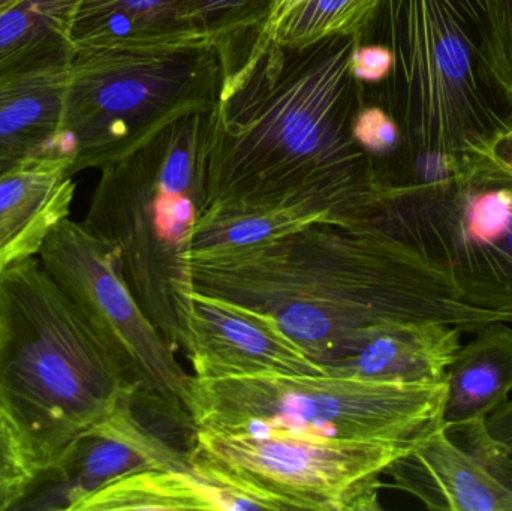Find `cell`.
Here are the masks:
<instances>
[{
  "mask_svg": "<svg viewBox=\"0 0 512 511\" xmlns=\"http://www.w3.org/2000/svg\"><path fill=\"white\" fill-rule=\"evenodd\" d=\"M17 2V0H0V12L3 11V9L8 8L9 5H12V3Z\"/></svg>",
  "mask_w": 512,
  "mask_h": 511,
  "instance_id": "cell-31",
  "label": "cell"
},
{
  "mask_svg": "<svg viewBox=\"0 0 512 511\" xmlns=\"http://www.w3.org/2000/svg\"><path fill=\"white\" fill-rule=\"evenodd\" d=\"M38 257L107 348L129 386L183 398L191 375L177 360L176 347L138 305L111 243L68 218L51 231Z\"/></svg>",
  "mask_w": 512,
  "mask_h": 511,
  "instance_id": "cell-11",
  "label": "cell"
},
{
  "mask_svg": "<svg viewBox=\"0 0 512 511\" xmlns=\"http://www.w3.org/2000/svg\"><path fill=\"white\" fill-rule=\"evenodd\" d=\"M394 54L387 45H360L352 57V74L358 81L378 84L393 71Z\"/></svg>",
  "mask_w": 512,
  "mask_h": 511,
  "instance_id": "cell-27",
  "label": "cell"
},
{
  "mask_svg": "<svg viewBox=\"0 0 512 511\" xmlns=\"http://www.w3.org/2000/svg\"><path fill=\"white\" fill-rule=\"evenodd\" d=\"M319 216L297 212H255L236 215H210L200 218L194 237V254L249 248L279 239L313 224ZM328 224V222H327Z\"/></svg>",
  "mask_w": 512,
  "mask_h": 511,
  "instance_id": "cell-23",
  "label": "cell"
},
{
  "mask_svg": "<svg viewBox=\"0 0 512 511\" xmlns=\"http://www.w3.org/2000/svg\"><path fill=\"white\" fill-rule=\"evenodd\" d=\"M354 137L376 162H385L399 152L402 134L387 111L378 105L364 107L354 122Z\"/></svg>",
  "mask_w": 512,
  "mask_h": 511,
  "instance_id": "cell-25",
  "label": "cell"
},
{
  "mask_svg": "<svg viewBox=\"0 0 512 511\" xmlns=\"http://www.w3.org/2000/svg\"><path fill=\"white\" fill-rule=\"evenodd\" d=\"M212 110L188 114L102 168L86 218L111 243L138 305L173 347H182L195 282L192 252L204 212Z\"/></svg>",
  "mask_w": 512,
  "mask_h": 511,
  "instance_id": "cell-5",
  "label": "cell"
},
{
  "mask_svg": "<svg viewBox=\"0 0 512 511\" xmlns=\"http://www.w3.org/2000/svg\"><path fill=\"white\" fill-rule=\"evenodd\" d=\"M20 164V162H8V161H0V179L8 173L9 170L15 167V165Z\"/></svg>",
  "mask_w": 512,
  "mask_h": 511,
  "instance_id": "cell-30",
  "label": "cell"
},
{
  "mask_svg": "<svg viewBox=\"0 0 512 511\" xmlns=\"http://www.w3.org/2000/svg\"><path fill=\"white\" fill-rule=\"evenodd\" d=\"M0 419H3V417H2V416H0Z\"/></svg>",
  "mask_w": 512,
  "mask_h": 511,
  "instance_id": "cell-33",
  "label": "cell"
},
{
  "mask_svg": "<svg viewBox=\"0 0 512 511\" xmlns=\"http://www.w3.org/2000/svg\"><path fill=\"white\" fill-rule=\"evenodd\" d=\"M367 227L417 246L475 308L512 320V179L489 164L471 179L390 189Z\"/></svg>",
  "mask_w": 512,
  "mask_h": 511,
  "instance_id": "cell-8",
  "label": "cell"
},
{
  "mask_svg": "<svg viewBox=\"0 0 512 511\" xmlns=\"http://www.w3.org/2000/svg\"><path fill=\"white\" fill-rule=\"evenodd\" d=\"M508 452L511 453V456H512V446L511 447H508Z\"/></svg>",
  "mask_w": 512,
  "mask_h": 511,
  "instance_id": "cell-32",
  "label": "cell"
},
{
  "mask_svg": "<svg viewBox=\"0 0 512 511\" xmlns=\"http://www.w3.org/2000/svg\"><path fill=\"white\" fill-rule=\"evenodd\" d=\"M74 195L65 158L29 159L0 179V273L38 257L51 231L69 218Z\"/></svg>",
  "mask_w": 512,
  "mask_h": 511,
  "instance_id": "cell-16",
  "label": "cell"
},
{
  "mask_svg": "<svg viewBox=\"0 0 512 511\" xmlns=\"http://www.w3.org/2000/svg\"><path fill=\"white\" fill-rule=\"evenodd\" d=\"M487 164L512 179V128L496 141Z\"/></svg>",
  "mask_w": 512,
  "mask_h": 511,
  "instance_id": "cell-29",
  "label": "cell"
},
{
  "mask_svg": "<svg viewBox=\"0 0 512 511\" xmlns=\"http://www.w3.org/2000/svg\"><path fill=\"white\" fill-rule=\"evenodd\" d=\"M191 0H80L71 39L75 48L189 47L185 15Z\"/></svg>",
  "mask_w": 512,
  "mask_h": 511,
  "instance_id": "cell-18",
  "label": "cell"
},
{
  "mask_svg": "<svg viewBox=\"0 0 512 511\" xmlns=\"http://www.w3.org/2000/svg\"><path fill=\"white\" fill-rule=\"evenodd\" d=\"M496 69L512 93V0H483Z\"/></svg>",
  "mask_w": 512,
  "mask_h": 511,
  "instance_id": "cell-26",
  "label": "cell"
},
{
  "mask_svg": "<svg viewBox=\"0 0 512 511\" xmlns=\"http://www.w3.org/2000/svg\"><path fill=\"white\" fill-rule=\"evenodd\" d=\"M279 0H191L185 15L189 47L213 45L233 62V47L264 29Z\"/></svg>",
  "mask_w": 512,
  "mask_h": 511,
  "instance_id": "cell-22",
  "label": "cell"
},
{
  "mask_svg": "<svg viewBox=\"0 0 512 511\" xmlns=\"http://www.w3.org/2000/svg\"><path fill=\"white\" fill-rule=\"evenodd\" d=\"M213 464L282 510L378 511L381 477L415 443L322 437L279 426L200 429Z\"/></svg>",
  "mask_w": 512,
  "mask_h": 511,
  "instance_id": "cell-9",
  "label": "cell"
},
{
  "mask_svg": "<svg viewBox=\"0 0 512 511\" xmlns=\"http://www.w3.org/2000/svg\"><path fill=\"white\" fill-rule=\"evenodd\" d=\"M379 0H279L262 33L289 47L312 44L325 36L363 35Z\"/></svg>",
  "mask_w": 512,
  "mask_h": 511,
  "instance_id": "cell-21",
  "label": "cell"
},
{
  "mask_svg": "<svg viewBox=\"0 0 512 511\" xmlns=\"http://www.w3.org/2000/svg\"><path fill=\"white\" fill-rule=\"evenodd\" d=\"M128 387L39 257L0 273V416L36 474L105 419Z\"/></svg>",
  "mask_w": 512,
  "mask_h": 511,
  "instance_id": "cell-4",
  "label": "cell"
},
{
  "mask_svg": "<svg viewBox=\"0 0 512 511\" xmlns=\"http://www.w3.org/2000/svg\"><path fill=\"white\" fill-rule=\"evenodd\" d=\"M462 345L447 371L442 420L447 428L486 422L512 392V327L493 321Z\"/></svg>",
  "mask_w": 512,
  "mask_h": 511,
  "instance_id": "cell-19",
  "label": "cell"
},
{
  "mask_svg": "<svg viewBox=\"0 0 512 511\" xmlns=\"http://www.w3.org/2000/svg\"><path fill=\"white\" fill-rule=\"evenodd\" d=\"M35 474L17 434L0 419V511L15 510Z\"/></svg>",
  "mask_w": 512,
  "mask_h": 511,
  "instance_id": "cell-24",
  "label": "cell"
},
{
  "mask_svg": "<svg viewBox=\"0 0 512 511\" xmlns=\"http://www.w3.org/2000/svg\"><path fill=\"white\" fill-rule=\"evenodd\" d=\"M447 381L387 383L339 375L189 378L183 402L198 429L279 426L322 437L415 443L442 422Z\"/></svg>",
  "mask_w": 512,
  "mask_h": 511,
  "instance_id": "cell-7",
  "label": "cell"
},
{
  "mask_svg": "<svg viewBox=\"0 0 512 511\" xmlns=\"http://www.w3.org/2000/svg\"><path fill=\"white\" fill-rule=\"evenodd\" d=\"M486 429L496 443L505 447L512 446V401L510 399L487 417Z\"/></svg>",
  "mask_w": 512,
  "mask_h": 511,
  "instance_id": "cell-28",
  "label": "cell"
},
{
  "mask_svg": "<svg viewBox=\"0 0 512 511\" xmlns=\"http://www.w3.org/2000/svg\"><path fill=\"white\" fill-rule=\"evenodd\" d=\"M228 69L213 45L75 48L62 119L72 176L102 170L171 123L215 108Z\"/></svg>",
  "mask_w": 512,
  "mask_h": 511,
  "instance_id": "cell-6",
  "label": "cell"
},
{
  "mask_svg": "<svg viewBox=\"0 0 512 511\" xmlns=\"http://www.w3.org/2000/svg\"><path fill=\"white\" fill-rule=\"evenodd\" d=\"M394 54L382 110L399 126V165L445 155L465 180L512 128V93L499 77L483 0H379L370 23ZM367 24V26H369Z\"/></svg>",
  "mask_w": 512,
  "mask_h": 511,
  "instance_id": "cell-3",
  "label": "cell"
},
{
  "mask_svg": "<svg viewBox=\"0 0 512 511\" xmlns=\"http://www.w3.org/2000/svg\"><path fill=\"white\" fill-rule=\"evenodd\" d=\"M363 35L289 47L259 33L213 108L204 212H297L369 224L381 203L376 161L354 137L366 107L352 57Z\"/></svg>",
  "mask_w": 512,
  "mask_h": 511,
  "instance_id": "cell-1",
  "label": "cell"
},
{
  "mask_svg": "<svg viewBox=\"0 0 512 511\" xmlns=\"http://www.w3.org/2000/svg\"><path fill=\"white\" fill-rule=\"evenodd\" d=\"M271 510L282 507L225 473L198 450L194 465L146 470L99 489L74 511Z\"/></svg>",
  "mask_w": 512,
  "mask_h": 511,
  "instance_id": "cell-14",
  "label": "cell"
},
{
  "mask_svg": "<svg viewBox=\"0 0 512 511\" xmlns=\"http://www.w3.org/2000/svg\"><path fill=\"white\" fill-rule=\"evenodd\" d=\"M195 288L270 314L324 366L390 321L474 332L508 315L475 308L423 251L372 227L313 224L270 242L192 255Z\"/></svg>",
  "mask_w": 512,
  "mask_h": 511,
  "instance_id": "cell-2",
  "label": "cell"
},
{
  "mask_svg": "<svg viewBox=\"0 0 512 511\" xmlns=\"http://www.w3.org/2000/svg\"><path fill=\"white\" fill-rule=\"evenodd\" d=\"M198 432L179 396L128 387L105 419L81 432L53 467L36 474L15 510L74 511L131 474L192 467L200 450Z\"/></svg>",
  "mask_w": 512,
  "mask_h": 511,
  "instance_id": "cell-10",
  "label": "cell"
},
{
  "mask_svg": "<svg viewBox=\"0 0 512 511\" xmlns=\"http://www.w3.org/2000/svg\"><path fill=\"white\" fill-rule=\"evenodd\" d=\"M385 474L429 510L512 511V456L486 422L433 426Z\"/></svg>",
  "mask_w": 512,
  "mask_h": 511,
  "instance_id": "cell-12",
  "label": "cell"
},
{
  "mask_svg": "<svg viewBox=\"0 0 512 511\" xmlns=\"http://www.w3.org/2000/svg\"><path fill=\"white\" fill-rule=\"evenodd\" d=\"M80 0H17L0 12V86L65 71L75 47L71 29Z\"/></svg>",
  "mask_w": 512,
  "mask_h": 511,
  "instance_id": "cell-17",
  "label": "cell"
},
{
  "mask_svg": "<svg viewBox=\"0 0 512 511\" xmlns=\"http://www.w3.org/2000/svg\"><path fill=\"white\" fill-rule=\"evenodd\" d=\"M462 330L436 320L390 321L325 363L327 374L387 383L441 384L462 347Z\"/></svg>",
  "mask_w": 512,
  "mask_h": 511,
  "instance_id": "cell-15",
  "label": "cell"
},
{
  "mask_svg": "<svg viewBox=\"0 0 512 511\" xmlns=\"http://www.w3.org/2000/svg\"><path fill=\"white\" fill-rule=\"evenodd\" d=\"M68 69L0 86V161L65 158L71 162L62 140Z\"/></svg>",
  "mask_w": 512,
  "mask_h": 511,
  "instance_id": "cell-20",
  "label": "cell"
},
{
  "mask_svg": "<svg viewBox=\"0 0 512 511\" xmlns=\"http://www.w3.org/2000/svg\"><path fill=\"white\" fill-rule=\"evenodd\" d=\"M182 348L203 380L327 374L270 314L198 290Z\"/></svg>",
  "mask_w": 512,
  "mask_h": 511,
  "instance_id": "cell-13",
  "label": "cell"
}]
</instances>
